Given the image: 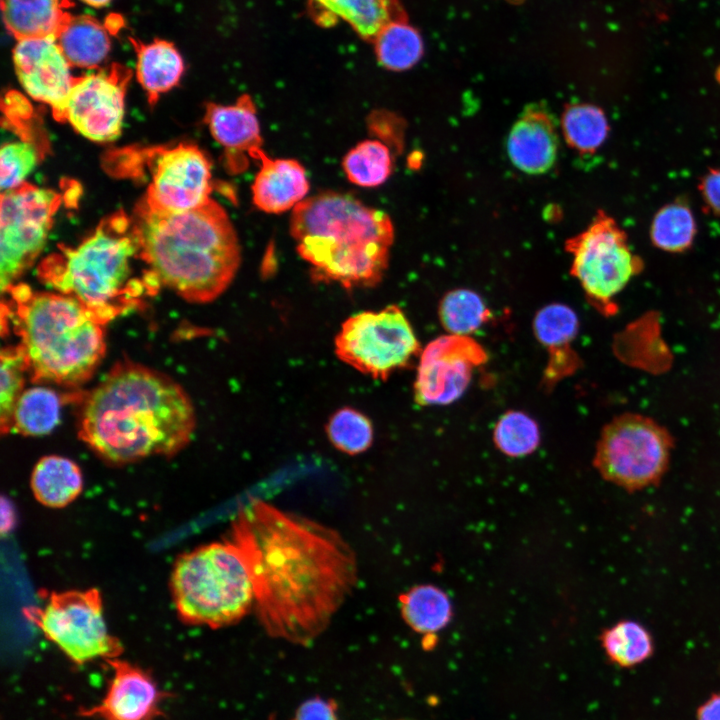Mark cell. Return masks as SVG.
<instances>
[{"instance_id":"836d02e7","label":"cell","mask_w":720,"mask_h":720,"mask_svg":"<svg viewBox=\"0 0 720 720\" xmlns=\"http://www.w3.org/2000/svg\"><path fill=\"white\" fill-rule=\"evenodd\" d=\"M695 235L694 216L690 208L680 201L659 209L650 227V238L654 246L672 253L687 250Z\"/></svg>"},{"instance_id":"5bb4252c","label":"cell","mask_w":720,"mask_h":720,"mask_svg":"<svg viewBox=\"0 0 720 720\" xmlns=\"http://www.w3.org/2000/svg\"><path fill=\"white\" fill-rule=\"evenodd\" d=\"M488 359L470 336L447 334L429 342L420 354L414 399L422 406L447 405L467 390L473 372Z\"/></svg>"},{"instance_id":"44dd1931","label":"cell","mask_w":720,"mask_h":720,"mask_svg":"<svg viewBox=\"0 0 720 720\" xmlns=\"http://www.w3.org/2000/svg\"><path fill=\"white\" fill-rule=\"evenodd\" d=\"M253 160L260 168L251 186L254 205L266 213H282L295 208L309 190L304 167L294 159L270 158L263 149Z\"/></svg>"},{"instance_id":"9a60e30c","label":"cell","mask_w":720,"mask_h":720,"mask_svg":"<svg viewBox=\"0 0 720 720\" xmlns=\"http://www.w3.org/2000/svg\"><path fill=\"white\" fill-rule=\"evenodd\" d=\"M151 160V181L143 200L149 207L181 213L211 199V163L197 146L179 144L159 149Z\"/></svg>"},{"instance_id":"8fae6325","label":"cell","mask_w":720,"mask_h":720,"mask_svg":"<svg viewBox=\"0 0 720 720\" xmlns=\"http://www.w3.org/2000/svg\"><path fill=\"white\" fill-rule=\"evenodd\" d=\"M44 636L77 665L117 658L122 652L110 635L97 589L54 592L28 615Z\"/></svg>"},{"instance_id":"f35d334b","label":"cell","mask_w":720,"mask_h":720,"mask_svg":"<svg viewBox=\"0 0 720 720\" xmlns=\"http://www.w3.org/2000/svg\"><path fill=\"white\" fill-rule=\"evenodd\" d=\"M699 190L706 206L720 217V169H710L702 177Z\"/></svg>"},{"instance_id":"d4e9b609","label":"cell","mask_w":720,"mask_h":720,"mask_svg":"<svg viewBox=\"0 0 720 720\" xmlns=\"http://www.w3.org/2000/svg\"><path fill=\"white\" fill-rule=\"evenodd\" d=\"M83 477L78 465L59 455L42 457L34 466L31 475V489L41 504L65 507L81 493Z\"/></svg>"},{"instance_id":"e575fe53","label":"cell","mask_w":720,"mask_h":720,"mask_svg":"<svg viewBox=\"0 0 720 720\" xmlns=\"http://www.w3.org/2000/svg\"><path fill=\"white\" fill-rule=\"evenodd\" d=\"M496 448L509 457H523L533 453L540 443V429L528 414L510 410L497 421L493 431Z\"/></svg>"},{"instance_id":"83f0119b","label":"cell","mask_w":720,"mask_h":720,"mask_svg":"<svg viewBox=\"0 0 720 720\" xmlns=\"http://www.w3.org/2000/svg\"><path fill=\"white\" fill-rule=\"evenodd\" d=\"M62 399L52 389L35 386L23 391L12 415L11 431L24 436H43L57 426Z\"/></svg>"},{"instance_id":"d590c367","label":"cell","mask_w":720,"mask_h":720,"mask_svg":"<svg viewBox=\"0 0 720 720\" xmlns=\"http://www.w3.org/2000/svg\"><path fill=\"white\" fill-rule=\"evenodd\" d=\"M326 432L334 447L348 455L366 451L373 441V427L369 418L350 407L337 410L329 418Z\"/></svg>"},{"instance_id":"8992f818","label":"cell","mask_w":720,"mask_h":720,"mask_svg":"<svg viewBox=\"0 0 720 720\" xmlns=\"http://www.w3.org/2000/svg\"><path fill=\"white\" fill-rule=\"evenodd\" d=\"M123 217H114L75 247H63L38 268L40 279L61 294L72 296L107 323L137 304L148 283L132 277L138 243Z\"/></svg>"},{"instance_id":"d6a6232c","label":"cell","mask_w":720,"mask_h":720,"mask_svg":"<svg viewBox=\"0 0 720 720\" xmlns=\"http://www.w3.org/2000/svg\"><path fill=\"white\" fill-rule=\"evenodd\" d=\"M438 313L448 334L464 336L478 330L490 316L482 297L466 288L447 292L440 300Z\"/></svg>"},{"instance_id":"8d00e7d4","label":"cell","mask_w":720,"mask_h":720,"mask_svg":"<svg viewBox=\"0 0 720 720\" xmlns=\"http://www.w3.org/2000/svg\"><path fill=\"white\" fill-rule=\"evenodd\" d=\"M0 428L2 434L11 432L15 404L24 391L28 363L20 345L7 346L1 351Z\"/></svg>"},{"instance_id":"60d3db41","label":"cell","mask_w":720,"mask_h":720,"mask_svg":"<svg viewBox=\"0 0 720 720\" xmlns=\"http://www.w3.org/2000/svg\"><path fill=\"white\" fill-rule=\"evenodd\" d=\"M696 720H720V693L712 694L698 707Z\"/></svg>"},{"instance_id":"5b68a950","label":"cell","mask_w":720,"mask_h":720,"mask_svg":"<svg viewBox=\"0 0 720 720\" xmlns=\"http://www.w3.org/2000/svg\"><path fill=\"white\" fill-rule=\"evenodd\" d=\"M7 293L12 300L7 309L31 379L69 387L86 382L105 355L106 323L76 298L59 292L15 284Z\"/></svg>"},{"instance_id":"f546056e","label":"cell","mask_w":720,"mask_h":720,"mask_svg":"<svg viewBox=\"0 0 720 720\" xmlns=\"http://www.w3.org/2000/svg\"><path fill=\"white\" fill-rule=\"evenodd\" d=\"M373 44L377 61L391 71L410 69L420 60L424 51L419 32L407 20L386 25Z\"/></svg>"},{"instance_id":"d6986e66","label":"cell","mask_w":720,"mask_h":720,"mask_svg":"<svg viewBox=\"0 0 720 720\" xmlns=\"http://www.w3.org/2000/svg\"><path fill=\"white\" fill-rule=\"evenodd\" d=\"M578 330L577 314L565 304L551 303L536 312L533 331L548 353L542 378L546 391L552 390L581 366V359L572 346Z\"/></svg>"},{"instance_id":"ba28073f","label":"cell","mask_w":720,"mask_h":720,"mask_svg":"<svg viewBox=\"0 0 720 720\" xmlns=\"http://www.w3.org/2000/svg\"><path fill=\"white\" fill-rule=\"evenodd\" d=\"M672 447L673 439L664 427L648 417L627 413L602 429L593 464L606 481L635 492L661 481Z\"/></svg>"},{"instance_id":"ffe728a7","label":"cell","mask_w":720,"mask_h":720,"mask_svg":"<svg viewBox=\"0 0 720 720\" xmlns=\"http://www.w3.org/2000/svg\"><path fill=\"white\" fill-rule=\"evenodd\" d=\"M307 12L324 28L344 21L370 43L386 25L407 20L399 0H307Z\"/></svg>"},{"instance_id":"484cf974","label":"cell","mask_w":720,"mask_h":720,"mask_svg":"<svg viewBox=\"0 0 720 720\" xmlns=\"http://www.w3.org/2000/svg\"><path fill=\"white\" fill-rule=\"evenodd\" d=\"M136 76L150 103L176 86L184 71L183 59L175 46L164 40L136 44Z\"/></svg>"},{"instance_id":"4316f807","label":"cell","mask_w":720,"mask_h":720,"mask_svg":"<svg viewBox=\"0 0 720 720\" xmlns=\"http://www.w3.org/2000/svg\"><path fill=\"white\" fill-rule=\"evenodd\" d=\"M403 619L414 631L433 635L442 630L452 618L448 595L431 584L417 585L399 598Z\"/></svg>"},{"instance_id":"74e56055","label":"cell","mask_w":720,"mask_h":720,"mask_svg":"<svg viewBox=\"0 0 720 720\" xmlns=\"http://www.w3.org/2000/svg\"><path fill=\"white\" fill-rule=\"evenodd\" d=\"M39 160L35 145L27 140L3 144L0 151L1 191L16 189L23 184Z\"/></svg>"},{"instance_id":"f1b7e54d","label":"cell","mask_w":720,"mask_h":720,"mask_svg":"<svg viewBox=\"0 0 720 720\" xmlns=\"http://www.w3.org/2000/svg\"><path fill=\"white\" fill-rule=\"evenodd\" d=\"M600 643L610 662L622 668L637 666L654 652L651 633L634 620H621L604 629Z\"/></svg>"},{"instance_id":"4dcf8cb0","label":"cell","mask_w":720,"mask_h":720,"mask_svg":"<svg viewBox=\"0 0 720 720\" xmlns=\"http://www.w3.org/2000/svg\"><path fill=\"white\" fill-rule=\"evenodd\" d=\"M561 127L566 143L583 154L595 152L604 143L609 130L603 110L585 103L566 105Z\"/></svg>"},{"instance_id":"e0dca14e","label":"cell","mask_w":720,"mask_h":720,"mask_svg":"<svg viewBox=\"0 0 720 720\" xmlns=\"http://www.w3.org/2000/svg\"><path fill=\"white\" fill-rule=\"evenodd\" d=\"M112 674L102 699L79 709V715L95 720H157L167 694L153 676L120 658L106 661Z\"/></svg>"},{"instance_id":"277c9868","label":"cell","mask_w":720,"mask_h":720,"mask_svg":"<svg viewBox=\"0 0 720 720\" xmlns=\"http://www.w3.org/2000/svg\"><path fill=\"white\" fill-rule=\"evenodd\" d=\"M290 234L314 280L353 289L382 280L394 227L385 212L348 194L324 192L293 208Z\"/></svg>"},{"instance_id":"2e32d148","label":"cell","mask_w":720,"mask_h":720,"mask_svg":"<svg viewBox=\"0 0 720 720\" xmlns=\"http://www.w3.org/2000/svg\"><path fill=\"white\" fill-rule=\"evenodd\" d=\"M12 58L19 83L27 95L48 105L56 120H63L75 77L56 37L17 40Z\"/></svg>"},{"instance_id":"7bdbcfd3","label":"cell","mask_w":720,"mask_h":720,"mask_svg":"<svg viewBox=\"0 0 720 720\" xmlns=\"http://www.w3.org/2000/svg\"><path fill=\"white\" fill-rule=\"evenodd\" d=\"M716 76H717V80L720 82V67H719V69H718V71H717Z\"/></svg>"},{"instance_id":"6da1fadb","label":"cell","mask_w":720,"mask_h":720,"mask_svg":"<svg viewBox=\"0 0 720 720\" xmlns=\"http://www.w3.org/2000/svg\"><path fill=\"white\" fill-rule=\"evenodd\" d=\"M229 541L247 566L258 619L271 636L312 640L356 585L355 554L337 531L263 500L240 509Z\"/></svg>"},{"instance_id":"b9f144b4","label":"cell","mask_w":720,"mask_h":720,"mask_svg":"<svg viewBox=\"0 0 720 720\" xmlns=\"http://www.w3.org/2000/svg\"><path fill=\"white\" fill-rule=\"evenodd\" d=\"M81 1L92 7H103V6L107 5L111 0H81Z\"/></svg>"},{"instance_id":"52a82bcc","label":"cell","mask_w":720,"mask_h":720,"mask_svg":"<svg viewBox=\"0 0 720 720\" xmlns=\"http://www.w3.org/2000/svg\"><path fill=\"white\" fill-rule=\"evenodd\" d=\"M170 588L183 622L220 628L242 619L254 604L247 566L230 542H215L181 555Z\"/></svg>"},{"instance_id":"30bf717a","label":"cell","mask_w":720,"mask_h":720,"mask_svg":"<svg viewBox=\"0 0 720 720\" xmlns=\"http://www.w3.org/2000/svg\"><path fill=\"white\" fill-rule=\"evenodd\" d=\"M335 353L344 363L374 379L386 380L420 352L408 318L396 305L347 318L335 337Z\"/></svg>"},{"instance_id":"7c38bea8","label":"cell","mask_w":720,"mask_h":720,"mask_svg":"<svg viewBox=\"0 0 720 720\" xmlns=\"http://www.w3.org/2000/svg\"><path fill=\"white\" fill-rule=\"evenodd\" d=\"M59 195L30 184L2 192L0 222V288L15 285L43 249Z\"/></svg>"},{"instance_id":"cb8c5ba5","label":"cell","mask_w":720,"mask_h":720,"mask_svg":"<svg viewBox=\"0 0 720 720\" xmlns=\"http://www.w3.org/2000/svg\"><path fill=\"white\" fill-rule=\"evenodd\" d=\"M67 0H1L5 26L16 40L54 36L69 17Z\"/></svg>"},{"instance_id":"3957f363","label":"cell","mask_w":720,"mask_h":720,"mask_svg":"<svg viewBox=\"0 0 720 720\" xmlns=\"http://www.w3.org/2000/svg\"><path fill=\"white\" fill-rule=\"evenodd\" d=\"M132 228L147 273L188 302L215 300L238 271L236 231L224 208L212 199L181 213L159 211L142 201Z\"/></svg>"},{"instance_id":"9c48e42d","label":"cell","mask_w":720,"mask_h":720,"mask_svg":"<svg viewBox=\"0 0 720 720\" xmlns=\"http://www.w3.org/2000/svg\"><path fill=\"white\" fill-rule=\"evenodd\" d=\"M565 249L572 255L570 273L591 305L606 315L615 313L614 298L643 267L625 231L599 210L584 231L566 240Z\"/></svg>"},{"instance_id":"603a6c76","label":"cell","mask_w":720,"mask_h":720,"mask_svg":"<svg viewBox=\"0 0 720 720\" xmlns=\"http://www.w3.org/2000/svg\"><path fill=\"white\" fill-rule=\"evenodd\" d=\"M108 29L89 15H69L56 40L72 67L95 69L111 48Z\"/></svg>"},{"instance_id":"7a4b0ae2","label":"cell","mask_w":720,"mask_h":720,"mask_svg":"<svg viewBox=\"0 0 720 720\" xmlns=\"http://www.w3.org/2000/svg\"><path fill=\"white\" fill-rule=\"evenodd\" d=\"M196 426L192 401L170 376L131 360L117 362L88 393L80 439L102 459L131 463L173 456Z\"/></svg>"},{"instance_id":"1f68e13d","label":"cell","mask_w":720,"mask_h":720,"mask_svg":"<svg viewBox=\"0 0 720 720\" xmlns=\"http://www.w3.org/2000/svg\"><path fill=\"white\" fill-rule=\"evenodd\" d=\"M392 155L378 140H365L353 147L343 159V170L350 182L362 187H376L391 175Z\"/></svg>"},{"instance_id":"7402d4cb","label":"cell","mask_w":720,"mask_h":720,"mask_svg":"<svg viewBox=\"0 0 720 720\" xmlns=\"http://www.w3.org/2000/svg\"><path fill=\"white\" fill-rule=\"evenodd\" d=\"M507 151L512 163L525 173L548 171L558 151L556 127L550 114L538 107H528L509 133Z\"/></svg>"},{"instance_id":"ab89813d","label":"cell","mask_w":720,"mask_h":720,"mask_svg":"<svg viewBox=\"0 0 720 720\" xmlns=\"http://www.w3.org/2000/svg\"><path fill=\"white\" fill-rule=\"evenodd\" d=\"M294 720H337L334 709L322 699H313L304 703L297 711Z\"/></svg>"},{"instance_id":"4fadbf2b","label":"cell","mask_w":720,"mask_h":720,"mask_svg":"<svg viewBox=\"0 0 720 720\" xmlns=\"http://www.w3.org/2000/svg\"><path fill=\"white\" fill-rule=\"evenodd\" d=\"M131 72L113 65L74 79L63 120L86 139L106 143L121 133L125 113V91Z\"/></svg>"},{"instance_id":"ac0fdd59","label":"cell","mask_w":720,"mask_h":720,"mask_svg":"<svg viewBox=\"0 0 720 720\" xmlns=\"http://www.w3.org/2000/svg\"><path fill=\"white\" fill-rule=\"evenodd\" d=\"M204 121L213 138L224 148L226 164L232 173L244 171L249 158L253 159L262 149L256 107L247 94L231 105L207 104Z\"/></svg>"}]
</instances>
